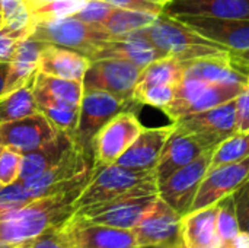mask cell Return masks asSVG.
I'll return each instance as SVG.
<instances>
[{
    "instance_id": "cell-1",
    "label": "cell",
    "mask_w": 249,
    "mask_h": 248,
    "mask_svg": "<svg viewBox=\"0 0 249 248\" xmlns=\"http://www.w3.org/2000/svg\"><path fill=\"white\" fill-rule=\"evenodd\" d=\"M82 190L38 197L0 216V244L13 246L63 225L74 213V203Z\"/></svg>"
},
{
    "instance_id": "cell-2",
    "label": "cell",
    "mask_w": 249,
    "mask_h": 248,
    "mask_svg": "<svg viewBox=\"0 0 249 248\" xmlns=\"http://www.w3.org/2000/svg\"><path fill=\"white\" fill-rule=\"evenodd\" d=\"M165 56L177 57L182 61L223 56L231 51L223 45L203 37L179 19L160 13L152 25L139 31Z\"/></svg>"
},
{
    "instance_id": "cell-3",
    "label": "cell",
    "mask_w": 249,
    "mask_h": 248,
    "mask_svg": "<svg viewBox=\"0 0 249 248\" xmlns=\"http://www.w3.org/2000/svg\"><path fill=\"white\" fill-rule=\"evenodd\" d=\"M139 191L158 193L156 171H137L118 164L95 165L93 174L76 199L74 206L79 209Z\"/></svg>"
},
{
    "instance_id": "cell-4",
    "label": "cell",
    "mask_w": 249,
    "mask_h": 248,
    "mask_svg": "<svg viewBox=\"0 0 249 248\" xmlns=\"http://www.w3.org/2000/svg\"><path fill=\"white\" fill-rule=\"evenodd\" d=\"M93 156L77 143L51 168L23 181L32 199L85 189L93 174Z\"/></svg>"
},
{
    "instance_id": "cell-5",
    "label": "cell",
    "mask_w": 249,
    "mask_h": 248,
    "mask_svg": "<svg viewBox=\"0 0 249 248\" xmlns=\"http://www.w3.org/2000/svg\"><path fill=\"white\" fill-rule=\"evenodd\" d=\"M31 35L47 44L74 50L89 58L95 56L105 41L112 39L102 26L88 23L76 16L35 22Z\"/></svg>"
},
{
    "instance_id": "cell-6",
    "label": "cell",
    "mask_w": 249,
    "mask_h": 248,
    "mask_svg": "<svg viewBox=\"0 0 249 248\" xmlns=\"http://www.w3.org/2000/svg\"><path fill=\"white\" fill-rule=\"evenodd\" d=\"M156 199L158 193H131L108 202L82 206L76 209L70 219L85 224L133 229L140 222L143 215L152 208Z\"/></svg>"
},
{
    "instance_id": "cell-7",
    "label": "cell",
    "mask_w": 249,
    "mask_h": 248,
    "mask_svg": "<svg viewBox=\"0 0 249 248\" xmlns=\"http://www.w3.org/2000/svg\"><path fill=\"white\" fill-rule=\"evenodd\" d=\"M244 86L214 85L203 79L184 75L181 82L177 85L174 101L162 111L172 118V121H177L182 117L197 114L235 99Z\"/></svg>"
},
{
    "instance_id": "cell-8",
    "label": "cell",
    "mask_w": 249,
    "mask_h": 248,
    "mask_svg": "<svg viewBox=\"0 0 249 248\" xmlns=\"http://www.w3.org/2000/svg\"><path fill=\"white\" fill-rule=\"evenodd\" d=\"M137 105L139 104L133 99H123L105 91H83L79 121L73 133L76 143L92 155V142L96 133L117 114L123 111H134Z\"/></svg>"
},
{
    "instance_id": "cell-9",
    "label": "cell",
    "mask_w": 249,
    "mask_h": 248,
    "mask_svg": "<svg viewBox=\"0 0 249 248\" xmlns=\"http://www.w3.org/2000/svg\"><path fill=\"white\" fill-rule=\"evenodd\" d=\"M214 149L204 151L188 165L177 170L162 183H158V196L181 216L191 212L200 184L207 174Z\"/></svg>"
},
{
    "instance_id": "cell-10",
    "label": "cell",
    "mask_w": 249,
    "mask_h": 248,
    "mask_svg": "<svg viewBox=\"0 0 249 248\" xmlns=\"http://www.w3.org/2000/svg\"><path fill=\"white\" fill-rule=\"evenodd\" d=\"M181 132L194 136L206 149H216L236 133L235 99L174 121Z\"/></svg>"
},
{
    "instance_id": "cell-11",
    "label": "cell",
    "mask_w": 249,
    "mask_h": 248,
    "mask_svg": "<svg viewBox=\"0 0 249 248\" xmlns=\"http://www.w3.org/2000/svg\"><path fill=\"white\" fill-rule=\"evenodd\" d=\"M143 129L134 111H123L111 118L93 137L92 155L95 165L115 164Z\"/></svg>"
},
{
    "instance_id": "cell-12",
    "label": "cell",
    "mask_w": 249,
    "mask_h": 248,
    "mask_svg": "<svg viewBox=\"0 0 249 248\" xmlns=\"http://www.w3.org/2000/svg\"><path fill=\"white\" fill-rule=\"evenodd\" d=\"M140 72V67L123 60L93 58L82 80L83 91L99 89L123 99H133Z\"/></svg>"
},
{
    "instance_id": "cell-13",
    "label": "cell",
    "mask_w": 249,
    "mask_h": 248,
    "mask_svg": "<svg viewBox=\"0 0 249 248\" xmlns=\"http://www.w3.org/2000/svg\"><path fill=\"white\" fill-rule=\"evenodd\" d=\"M182 216L174 210L159 196L152 208L143 215L133 228L137 244L140 246H168L177 248L182 243Z\"/></svg>"
},
{
    "instance_id": "cell-14",
    "label": "cell",
    "mask_w": 249,
    "mask_h": 248,
    "mask_svg": "<svg viewBox=\"0 0 249 248\" xmlns=\"http://www.w3.org/2000/svg\"><path fill=\"white\" fill-rule=\"evenodd\" d=\"M60 232L71 248H137L133 229L76 222L70 218L60 225Z\"/></svg>"
},
{
    "instance_id": "cell-15",
    "label": "cell",
    "mask_w": 249,
    "mask_h": 248,
    "mask_svg": "<svg viewBox=\"0 0 249 248\" xmlns=\"http://www.w3.org/2000/svg\"><path fill=\"white\" fill-rule=\"evenodd\" d=\"M248 180L249 158L239 162L209 168L200 184L191 210H198L217 205V202H220L226 196L233 194Z\"/></svg>"
},
{
    "instance_id": "cell-16",
    "label": "cell",
    "mask_w": 249,
    "mask_h": 248,
    "mask_svg": "<svg viewBox=\"0 0 249 248\" xmlns=\"http://www.w3.org/2000/svg\"><path fill=\"white\" fill-rule=\"evenodd\" d=\"M203 37L223 45L232 54L249 51V19H223L212 16H174Z\"/></svg>"
},
{
    "instance_id": "cell-17",
    "label": "cell",
    "mask_w": 249,
    "mask_h": 248,
    "mask_svg": "<svg viewBox=\"0 0 249 248\" xmlns=\"http://www.w3.org/2000/svg\"><path fill=\"white\" fill-rule=\"evenodd\" d=\"M58 129L42 114L0 123V146L15 149L19 153H28L57 134Z\"/></svg>"
},
{
    "instance_id": "cell-18",
    "label": "cell",
    "mask_w": 249,
    "mask_h": 248,
    "mask_svg": "<svg viewBox=\"0 0 249 248\" xmlns=\"http://www.w3.org/2000/svg\"><path fill=\"white\" fill-rule=\"evenodd\" d=\"M172 132L174 123L163 127L143 129L115 164L137 171H155L163 146Z\"/></svg>"
},
{
    "instance_id": "cell-19",
    "label": "cell",
    "mask_w": 249,
    "mask_h": 248,
    "mask_svg": "<svg viewBox=\"0 0 249 248\" xmlns=\"http://www.w3.org/2000/svg\"><path fill=\"white\" fill-rule=\"evenodd\" d=\"M162 57L166 56L137 31L130 35L105 41L90 60L115 58V60L131 63L140 69H144L147 64Z\"/></svg>"
},
{
    "instance_id": "cell-20",
    "label": "cell",
    "mask_w": 249,
    "mask_h": 248,
    "mask_svg": "<svg viewBox=\"0 0 249 248\" xmlns=\"http://www.w3.org/2000/svg\"><path fill=\"white\" fill-rule=\"evenodd\" d=\"M204 151L209 149H206L194 136L181 132L174 124V132L168 137L160 153V158L158 161V165L155 168L158 183H162L177 170L193 162Z\"/></svg>"
},
{
    "instance_id": "cell-21",
    "label": "cell",
    "mask_w": 249,
    "mask_h": 248,
    "mask_svg": "<svg viewBox=\"0 0 249 248\" xmlns=\"http://www.w3.org/2000/svg\"><path fill=\"white\" fill-rule=\"evenodd\" d=\"M169 16L193 15L223 19H249V0H172L165 6Z\"/></svg>"
},
{
    "instance_id": "cell-22",
    "label": "cell",
    "mask_w": 249,
    "mask_h": 248,
    "mask_svg": "<svg viewBox=\"0 0 249 248\" xmlns=\"http://www.w3.org/2000/svg\"><path fill=\"white\" fill-rule=\"evenodd\" d=\"M74 145L76 140L73 134L58 130L53 139L47 140L39 148L22 155L19 181H26L47 171L48 168L55 165Z\"/></svg>"
},
{
    "instance_id": "cell-23",
    "label": "cell",
    "mask_w": 249,
    "mask_h": 248,
    "mask_svg": "<svg viewBox=\"0 0 249 248\" xmlns=\"http://www.w3.org/2000/svg\"><path fill=\"white\" fill-rule=\"evenodd\" d=\"M89 64L90 58L82 53L47 44L39 54L38 70L50 76L82 82Z\"/></svg>"
},
{
    "instance_id": "cell-24",
    "label": "cell",
    "mask_w": 249,
    "mask_h": 248,
    "mask_svg": "<svg viewBox=\"0 0 249 248\" xmlns=\"http://www.w3.org/2000/svg\"><path fill=\"white\" fill-rule=\"evenodd\" d=\"M184 75L194 76L214 85L244 86L248 83V76L235 66L231 53L194 60L188 63Z\"/></svg>"
},
{
    "instance_id": "cell-25",
    "label": "cell",
    "mask_w": 249,
    "mask_h": 248,
    "mask_svg": "<svg viewBox=\"0 0 249 248\" xmlns=\"http://www.w3.org/2000/svg\"><path fill=\"white\" fill-rule=\"evenodd\" d=\"M216 215L217 205H213L182 216L181 234L185 248H219Z\"/></svg>"
},
{
    "instance_id": "cell-26",
    "label": "cell",
    "mask_w": 249,
    "mask_h": 248,
    "mask_svg": "<svg viewBox=\"0 0 249 248\" xmlns=\"http://www.w3.org/2000/svg\"><path fill=\"white\" fill-rule=\"evenodd\" d=\"M34 96L38 111L42 113L58 130L70 134L74 133L79 121L80 105L60 101L36 86H34Z\"/></svg>"
},
{
    "instance_id": "cell-27",
    "label": "cell",
    "mask_w": 249,
    "mask_h": 248,
    "mask_svg": "<svg viewBox=\"0 0 249 248\" xmlns=\"http://www.w3.org/2000/svg\"><path fill=\"white\" fill-rule=\"evenodd\" d=\"M190 61H182L177 57L166 56L158 58L142 69L136 88L150 85H174L177 86L184 77L185 69Z\"/></svg>"
},
{
    "instance_id": "cell-28",
    "label": "cell",
    "mask_w": 249,
    "mask_h": 248,
    "mask_svg": "<svg viewBox=\"0 0 249 248\" xmlns=\"http://www.w3.org/2000/svg\"><path fill=\"white\" fill-rule=\"evenodd\" d=\"M34 80L35 76L0 98V123L19 120L38 113L34 96Z\"/></svg>"
},
{
    "instance_id": "cell-29",
    "label": "cell",
    "mask_w": 249,
    "mask_h": 248,
    "mask_svg": "<svg viewBox=\"0 0 249 248\" xmlns=\"http://www.w3.org/2000/svg\"><path fill=\"white\" fill-rule=\"evenodd\" d=\"M158 16L159 15H153L147 12H137V10H127V9L117 7L101 26L114 39L124 35H130L143 28H147L155 22Z\"/></svg>"
},
{
    "instance_id": "cell-30",
    "label": "cell",
    "mask_w": 249,
    "mask_h": 248,
    "mask_svg": "<svg viewBox=\"0 0 249 248\" xmlns=\"http://www.w3.org/2000/svg\"><path fill=\"white\" fill-rule=\"evenodd\" d=\"M34 86L44 89L51 96H54L60 101L74 104V105H80V101L83 96V83L82 82L71 80V79H63V77H57V76H50L39 70L35 75Z\"/></svg>"
},
{
    "instance_id": "cell-31",
    "label": "cell",
    "mask_w": 249,
    "mask_h": 248,
    "mask_svg": "<svg viewBox=\"0 0 249 248\" xmlns=\"http://www.w3.org/2000/svg\"><path fill=\"white\" fill-rule=\"evenodd\" d=\"M239 224L235 209L233 194L223 197L217 202L216 232L219 238V248H231L239 234Z\"/></svg>"
},
{
    "instance_id": "cell-32",
    "label": "cell",
    "mask_w": 249,
    "mask_h": 248,
    "mask_svg": "<svg viewBox=\"0 0 249 248\" xmlns=\"http://www.w3.org/2000/svg\"><path fill=\"white\" fill-rule=\"evenodd\" d=\"M247 158H249V132H236L214 149L210 168L239 162Z\"/></svg>"
},
{
    "instance_id": "cell-33",
    "label": "cell",
    "mask_w": 249,
    "mask_h": 248,
    "mask_svg": "<svg viewBox=\"0 0 249 248\" xmlns=\"http://www.w3.org/2000/svg\"><path fill=\"white\" fill-rule=\"evenodd\" d=\"M86 0H54L45 4H41L31 10V22H42V20H53L61 19L67 16L76 15Z\"/></svg>"
},
{
    "instance_id": "cell-34",
    "label": "cell",
    "mask_w": 249,
    "mask_h": 248,
    "mask_svg": "<svg viewBox=\"0 0 249 248\" xmlns=\"http://www.w3.org/2000/svg\"><path fill=\"white\" fill-rule=\"evenodd\" d=\"M177 86L174 85H150L134 88L133 99L139 105H150L159 110L166 108L175 98Z\"/></svg>"
},
{
    "instance_id": "cell-35",
    "label": "cell",
    "mask_w": 249,
    "mask_h": 248,
    "mask_svg": "<svg viewBox=\"0 0 249 248\" xmlns=\"http://www.w3.org/2000/svg\"><path fill=\"white\" fill-rule=\"evenodd\" d=\"M0 12L3 23L12 29H32L31 12L23 0H1Z\"/></svg>"
},
{
    "instance_id": "cell-36",
    "label": "cell",
    "mask_w": 249,
    "mask_h": 248,
    "mask_svg": "<svg viewBox=\"0 0 249 248\" xmlns=\"http://www.w3.org/2000/svg\"><path fill=\"white\" fill-rule=\"evenodd\" d=\"M32 196L25 189L23 181H15L7 186L0 187V216L13 212L29 202H32Z\"/></svg>"
},
{
    "instance_id": "cell-37",
    "label": "cell",
    "mask_w": 249,
    "mask_h": 248,
    "mask_svg": "<svg viewBox=\"0 0 249 248\" xmlns=\"http://www.w3.org/2000/svg\"><path fill=\"white\" fill-rule=\"evenodd\" d=\"M32 29H12L7 25H0V63H10L19 42L31 35Z\"/></svg>"
},
{
    "instance_id": "cell-38",
    "label": "cell",
    "mask_w": 249,
    "mask_h": 248,
    "mask_svg": "<svg viewBox=\"0 0 249 248\" xmlns=\"http://www.w3.org/2000/svg\"><path fill=\"white\" fill-rule=\"evenodd\" d=\"M22 153L15 149L1 146L0 151V184L7 186L19 180Z\"/></svg>"
},
{
    "instance_id": "cell-39",
    "label": "cell",
    "mask_w": 249,
    "mask_h": 248,
    "mask_svg": "<svg viewBox=\"0 0 249 248\" xmlns=\"http://www.w3.org/2000/svg\"><path fill=\"white\" fill-rule=\"evenodd\" d=\"M117 7L105 0H86L83 7L73 16L93 25H102Z\"/></svg>"
},
{
    "instance_id": "cell-40",
    "label": "cell",
    "mask_w": 249,
    "mask_h": 248,
    "mask_svg": "<svg viewBox=\"0 0 249 248\" xmlns=\"http://www.w3.org/2000/svg\"><path fill=\"white\" fill-rule=\"evenodd\" d=\"M15 248H71L60 232V227L51 228L36 237L13 244Z\"/></svg>"
},
{
    "instance_id": "cell-41",
    "label": "cell",
    "mask_w": 249,
    "mask_h": 248,
    "mask_svg": "<svg viewBox=\"0 0 249 248\" xmlns=\"http://www.w3.org/2000/svg\"><path fill=\"white\" fill-rule=\"evenodd\" d=\"M239 229L249 234V180L233 193Z\"/></svg>"
},
{
    "instance_id": "cell-42",
    "label": "cell",
    "mask_w": 249,
    "mask_h": 248,
    "mask_svg": "<svg viewBox=\"0 0 249 248\" xmlns=\"http://www.w3.org/2000/svg\"><path fill=\"white\" fill-rule=\"evenodd\" d=\"M115 7L127 9V10H137V12H147L153 15H160L165 12V3L160 0H105Z\"/></svg>"
},
{
    "instance_id": "cell-43",
    "label": "cell",
    "mask_w": 249,
    "mask_h": 248,
    "mask_svg": "<svg viewBox=\"0 0 249 248\" xmlns=\"http://www.w3.org/2000/svg\"><path fill=\"white\" fill-rule=\"evenodd\" d=\"M236 130L249 132V85L247 83L235 98Z\"/></svg>"
},
{
    "instance_id": "cell-44",
    "label": "cell",
    "mask_w": 249,
    "mask_h": 248,
    "mask_svg": "<svg viewBox=\"0 0 249 248\" xmlns=\"http://www.w3.org/2000/svg\"><path fill=\"white\" fill-rule=\"evenodd\" d=\"M232 54V53H231ZM232 60L235 63V66L245 73L247 76L249 75V51L245 53H239V54H232Z\"/></svg>"
},
{
    "instance_id": "cell-45",
    "label": "cell",
    "mask_w": 249,
    "mask_h": 248,
    "mask_svg": "<svg viewBox=\"0 0 249 248\" xmlns=\"http://www.w3.org/2000/svg\"><path fill=\"white\" fill-rule=\"evenodd\" d=\"M231 248H249V234L239 231L238 237L235 238Z\"/></svg>"
},
{
    "instance_id": "cell-46",
    "label": "cell",
    "mask_w": 249,
    "mask_h": 248,
    "mask_svg": "<svg viewBox=\"0 0 249 248\" xmlns=\"http://www.w3.org/2000/svg\"><path fill=\"white\" fill-rule=\"evenodd\" d=\"M7 72H9V63H0V98L4 95Z\"/></svg>"
},
{
    "instance_id": "cell-47",
    "label": "cell",
    "mask_w": 249,
    "mask_h": 248,
    "mask_svg": "<svg viewBox=\"0 0 249 248\" xmlns=\"http://www.w3.org/2000/svg\"><path fill=\"white\" fill-rule=\"evenodd\" d=\"M48 1H54V0H23V3L26 4V7L29 9V12H31L32 9H35V7H38V6H41V4L48 3Z\"/></svg>"
},
{
    "instance_id": "cell-48",
    "label": "cell",
    "mask_w": 249,
    "mask_h": 248,
    "mask_svg": "<svg viewBox=\"0 0 249 248\" xmlns=\"http://www.w3.org/2000/svg\"><path fill=\"white\" fill-rule=\"evenodd\" d=\"M137 248H172V247H168V246H140V247Z\"/></svg>"
},
{
    "instance_id": "cell-49",
    "label": "cell",
    "mask_w": 249,
    "mask_h": 248,
    "mask_svg": "<svg viewBox=\"0 0 249 248\" xmlns=\"http://www.w3.org/2000/svg\"><path fill=\"white\" fill-rule=\"evenodd\" d=\"M0 248H15L13 246H10V244H0Z\"/></svg>"
},
{
    "instance_id": "cell-50",
    "label": "cell",
    "mask_w": 249,
    "mask_h": 248,
    "mask_svg": "<svg viewBox=\"0 0 249 248\" xmlns=\"http://www.w3.org/2000/svg\"><path fill=\"white\" fill-rule=\"evenodd\" d=\"M0 25H3V15H1V12H0Z\"/></svg>"
},
{
    "instance_id": "cell-51",
    "label": "cell",
    "mask_w": 249,
    "mask_h": 248,
    "mask_svg": "<svg viewBox=\"0 0 249 248\" xmlns=\"http://www.w3.org/2000/svg\"><path fill=\"white\" fill-rule=\"evenodd\" d=\"M160 1H163L165 4H168V3H169V1H172V0H160Z\"/></svg>"
},
{
    "instance_id": "cell-52",
    "label": "cell",
    "mask_w": 249,
    "mask_h": 248,
    "mask_svg": "<svg viewBox=\"0 0 249 248\" xmlns=\"http://www.w3.org/2000/svg\"><path fill=\"white\" fill-rule=\"evenodd\" d=\"M248 85H249V75H248Z\"/></svg>"
},
{
    "instance_id": "cell-53",
    "label": "cell",
    "mask_w": 249,
    "mask_h": 248,
    "mask_svg": "<svg viewBox=\"0 0 249 248\" xmlns=\"http://www.w3.org/2000/svg\"><path fill=\"white\" fill-rule=\"evenodd\" d=\"M0 151H1V146H0Z\"/></svg>"
},
{
    "instance_id": "cell-54",
    "label": "cell",
    "mask_w": 249,
    "mask_h": 248,
    "mask_svg": "<svg viewBox=\"0 0 249 248\" xmlns=\"http://www.w3.org/2000/svg\"><path fill=\"white\" fill-rule=\"evenodd\" d=\"M0 3H1V0H0Z\"/></svg>"
},
{
    "instance_id": "cell-55",
    "label": "cell",
    "mask_w": 249,
    "mask_h": 248,
    "mask_svg": "<svg viewBox=\"0 0 249 248\" xmlns=\"http://www.w3.org/2000/svg\"><path fill=\"white\" fill-rule=\"evenodd\" d=\"M0 187H1V184H0Z\"/></svg>"
}]
</instances>
